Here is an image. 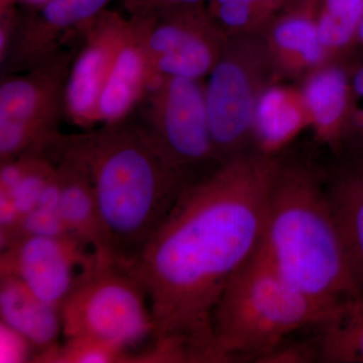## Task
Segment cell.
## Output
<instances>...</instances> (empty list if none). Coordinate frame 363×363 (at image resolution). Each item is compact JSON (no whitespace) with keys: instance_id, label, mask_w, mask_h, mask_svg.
I'll return each mask as SVG.
<instances>
[{"instance_id":"34","label":"cell","mask_w":363,"mask_h":363,"mask_svg":"<svg viewBox=\"0 0 363 363\" xmlns=\"http://www.w3.org/2000/svg\"><path fill=\"white\" fill-rule=\"evenodd\" d=\"M354 162L363 169V159H358L357 161Z\"/></svg>"},{"instance_id":"15","label":"cell","mask_w":363,"mask_h":363,"mask_svg":"<svg viewBox=\"0 0 363 363\" xmlns=\"http://www.w3.org/2000/svg\"><path fill=\"white\" fill-rule=\"evenodd\" d=\"M54 159L61 186L62 218L69 233L89 245L101 262H114L105 242L89 172L69 143L68 135L59 138Z\"/></svg>"},{"instance_id":"27","label":"cell","mask_w":363,"mask_h":363,"mask_svg":"<svg viewBox=\"0 0 363 363\" xmlns=\"http://www.w3.org/2000/svg\"><path fill=\"white\" fill-rule=\"evenodd\" d=\"M126 13L135 18H156L173 9L206 4L207 0H121Z\"/></svg>"},{"instance_id":"3","label":"cell","mask_w":363,"mask_h":363,"mask_svg":"<svg viewBox=\"0 0 363 363\" xmlns=\"http://www.w3.org/2000/svg\"><path fill=\"white\" fill-rule=\"evenodd\" d=\"M259 250L288 283L328 313L362 294L332 208L327 171L310 160L281 155Z\"/></svg>"},{"instance_id":"14","label":"cell","mask_w":363,"mask_h":363,"mask_svg":"<svg viewBox=\"0 0 363 363\" xmlns=\"http://www.w3.org/2000/svg\"><path fill=\"white\" fill-rule=\"evenodd\" d=\"M300 90L317 140L341 152L358 113L348 69L338 62H327L303 78Z\"/></svg>"},{"instance_id":"32","label":"cell","mask_w":363,"mask_h":363,"mask_svg":"<svg viewBox=\"0 0 363 363\" xmlns=\"http://www.w3.org/2000/svg\"><path fill=\"white\" fill-rule=\"evenodd\" d=\"M50 0H0V11L9 7L25 6L26 7H38L43 6Z\"/></svg>"},{"instance_id":"18","label":"cell","mask_w":363,"mask_h":363,"mask_svg":"<svg viewBox=\"0 0 363 363\" xmlns=\"http://www.w3.org/2000/svg\"><path fill=\"white\" fill-rule=\"evenodd\" d=\"M327 189L351 274L363 293V169L352 162L327 172Z\"/></svg>"},{"instance_id":"26","label":"cell","mask_w":363,"mask_h":363,"mask_svg":"<svg viewBox=\"0 0 363 363\" xmlns=\"http://www.w3.org/2000/svg\"><path fill=\"white\" fill-rule=\"evenodd\" d=\"M35 353L33 344L25 336L0 321V362H33Z\"/></svg>"},{"instance_id":"24","label":"cell","mask_w":363,"mask_h":363,"mask_svg":"<svg viewBox=\"0 0 363 363\" xmlns=\"http://www.w3.org/2000/svg\"><path fill=\"white\" fill-rule=\"evenodd\" d=\"M60 199L61 186L56 168L43 191L37 206L21 222L16 240L26 235L63 236L70 234L62 218Z\"/></svg>"},{"instance_id":"13","label":"cell","mask_w":363,"mask_h":363,"mask_svg":"<svg viewBox=\"0 0 363 363\" xmlns=\"http://www.w3.org/2000/svg\"><path fill=\"white\" fill-rule=\"evenodd\" d=\"M321 0H295L262 33L278 78H304L329 61L318 33Z\"/></svg>"},{"instance_id":"16","label":"cell","mask_w":363,"mask_h":363,"mask_svg":"<svg viewBox=\"0 0 363 363\" xmlns=\"http://www.w3.org/2000/svg\"><path fill=\"white\" fill-rule=\"evenodd\" d=\"M130 18L133 26L130 35L119 52L98 104V123L104 125L125 121L150 87L143 40L152 18Z\"/></svg>"},{"instance_id":"33","label":"cell","mask_w":363,"mask_h":363,"mask_svg":"<svg viewBox=\"0 0 363 363\" xmlns=\"http://www.w3.org/2000/svg\"><path fill=\"white\" fill-rule=\"evenodd\" d=\"M357 43H362L363 44V16L357 30Z\"/></svg>"},{"instance_id":"2","label":"cell","mask_w":363,"mask_h":363,"mask_svg":"<svg viewBox=\"0 0 363 363\" xmlns=\"http://www.w3.org/2000/svg\"><path fill=\"white\" fill-rule=\"evenodd\" d=\"M89 172L111 259L128 267L189 182L140 124H104L68 135Z\"/></svg>"},{"instance_id":"5","label":"cell","mask_w":363,"mask_h":363,"mask_svg":"<svg viewBox=\"0 0 363 363\" xmlns=\"http://www.w3.org/2000/svg\"><path fill=\"white\" fill-rule=\"evenodd\" d=\"M62 337L91 338L128 351L145 362L155 324L149 301L128 267L100 264L60 307Z\"/></svg>"},{"instance_id":"6","label":"cell","mask_w":363,"mask_h":363,"mask_svg":"<svg viewBox=\"0 0 363 363\" xmlns=\"http://www.w3.org/2000/svg\"><path fill=\"white\" fill-rule=\"evenodd\" d=\"M278 81L262 33L227 37L205 83L210 130L219 162L255 150L257 104L264 90Z\"/></svg>"},{"instance_id":"21","label":"cell","mask_w":363,"mask_h":363,"mask_svg":"<svg viewBox=\"0 0 363 363\" xmlns=\"http://www.w3.org/2000/svg\"><path fill=\"white\" fill-rule=\"evenodd\" d=\"M315 334L320 362L363 363V293L336 306Z\"/></svg>"},{"instance_id":"28","label":"cell","mask_w":363,"mask_h":363,"mask_svg":"<svg viewBox=\"0 0 363 363\" xmlns=\"http://www.w3.org/2000/svg\"><path fill=\"white\" fill-rule=\"evenodd\" d=\"M21 11L18 6L0 11V65L6 61L20 23Z\"/></svg>"},{"instance_id":"7","label":"cell","mask_w":363,"mask_h":363,"mask_svg":"<svg viewBox=\"0 0 363 363\" xmlns=\"http://www.w3.org/2000/svg\"><path fill=\"white\" fill-rule=\"evenodd\" d=\"M78 48L79 40L30 70L1 75L0 162L48 152L62 135L67 81Z\"/></svg>"},{"instance_id":"29","label":"cell","mask_w":363,"mask_h":363,"mask_svg":"<svg viewBox=\"0 0 363 363\" xmlns=\"http://www.w3.org/2000/svg\"><path fill=\"white\" fill-rule=\"evenodd\" d=\"M227 1H238L252 6L262 7L274 13H279L295 0H207L206 6H214Z\"/></svg>"},{"instance_id":"20","label":"cell","mask_w":363,"mask_h":363,"mask_svg":"<svg viewBox=\"0 0 363 363\" xmlns=\"http://www.w3.org/2000/svg\"><path fill=\"white\" fill-rule=\"evenodd\" d=\"M23 175L9 192H0V250L16 240L23 219L37 206L56 161L47 152H28Z\"/></svg>"},{"instance_id":"31","label":"cell","mask_w":363,"mask_h":363,"mask_svg":"<svg viewBox=\"0 0 363 363\" xmlns=\"http://www.w3.org/2000/svg\"><path fill=\"white\" fill-rule=\"evenodd\" d=\"M352 142L357 143V147H359L360 152H362V157L360 159H363V113L362 116L357 113V118H355L354 125H353L347 143Z\"/></svg>"},{"instance_id":"10","label":"cell","mask_w":363,"mask_h":363,"mask_svg":"<svg viewBox=\"0 0 363 363\" xmlns=\"http://www.w3.org/2000/svg\"><path fill=\"white\" fill-rule=\"evenodd\" d=\"M100 264L96 252L73 234L26 235L2 248L0 274L16 277L40 300L60 308Z\"/></svg>"},{"instance_id":"23","label":"cell","mask_w":363,"mask_h":363,"mask_svg":"<svg viewBox=\"0 0 363 363\" xmlns=\"http://www.w3.org/2000/svg\"><path fill=\"white\" fill-rule=\"evenodd\" d=\"M33 362L118 363L135 362L128 351L91 338H68L40 352Z\"/></svg>"},{"instance_id":"4","label":"cell","mask_w":363,"mask_h":363,"mask_svg":"<svg viewBox=\"0 0 363 363\" xmlns=\"http://www.w3.org/2000/svg\"><path fill=\"white\" fill-rule=\"evenodd\" d=\"M328 314L288 283L259 248L234 274L215 308L210 362H259Z\"/></svg>"},{"instance_id":"17","label":"cell","mask_w":363,"mask_h":363,"mask_svg":"<svg viewBox=\"0 0 363 363\" xmlns=\"http://www.w3.org/2000/svg\"><path fill=\"white\" fill-rule=\"evenodd\" d=\"M0 317L33 344L35 357L60 342V308L40 300L16 277L0 274Z\"/></svg>"},{"instance_id":"30","label":"cell","mask_w":363,"mask_h":363,"mask_svg":"<svg viewBox=\"0 0 363 363\" xmlns=\"http://www.w3.org/2000/svg\"><path fill=\"white\" fill-rule=\"evenodd\" d=\"M348 69V68H347ZM350 85L355 97L363 98V62L353 69H348Z\"/></svg>"},{"instance_id":"1","label":"cell","mask_w":363,"mask_h":363,"mask_svg":"<svg viewBox=\"0 0 363 363\" xmlns=\"http://www.w3.org/2000/svg\"><path fill=\"white\" fill-rule=\"evenodd\" d=\"M281 157L252 150L195 177L128 267L149 301L157 362H210L215 308L260 247Z\"/></svg>"},{"instance_id":"25","label":"cell","mask_w":363,"mask_h":363,"mask_svg":"<svg viewBox=\"0 0 363 363\" xmlns=\"http://www.w3.org/2000/svg\"><path fill=\"white\" fill-rule=\"evenodd\" d=\"M293 336V335H292ZM292 336L279 343L260 363H307L319 362L316 334L305 340H291Z\"/></svg>"},{"instance_id":"9","label":"cell","mask_w":363,"mask_h":363,"mask_svg":"<svg viewBox=\"0 0 363 363\" xmlns=\"http://www.w3.org/2000/svg\"><path fill=\"white\" fill-rule=\"evenodd\" d=\"M226 39L208 13L206 4L150 18L143 40L150 86L167 77L207 78Z\"/></svg>"},{"instance_id":"12","label":"cell","mask_w":363,"mask_h":363,"mask_svg":"<svg viewBox=\"0 0 363 363\" xmlns=\"http://www.w3.org/2000/svg\"><path fill=\"white\" fill-rule=\"evenodd\" d=\"M111 0H50L28 7L20 23L1 75L21 73L40 65L63 49L69 35L107 9Z\"/></svg>"},{"instance_id":"8","label":"cell","mask_w":363,"mask_h":363,"mask_svg":"<svg viewBox=\"0 0 363 363\" xmlns=\"http://www.w3.org/2000/svg\"><path fill=\"white\" fill-rule=\"evenodd\" d=\"M149 91L140 125L169 159L192 177L220 164L212 140L203 80L162 78Z\"/></svg>"},{"instance_id":"22","label":"cell","mask_w":363,"mask_h":363,"mask_svg":"<svg viewBox=\"0 0 363 363\" xmlns=\"http://www.w3.org/2000/svg\"><path fill=\"white\" fill-rule=\"evenodd\" d=\"M363 16V0H321L318 33L329 61L353 43Z\"/></svg>"},{"instance_id":"19","label":"cell","mask_w":363,"mask_h":363,"mask_svg":"<svg viewBox=\"0 0 363 363\" xmlns=\"http://www.w3.org/2000/svg\"><path fill=\"white\" fill-rule=\"evenodd\" d=\"M309 125L301 90L274 83L264 90L257 104L253 128L255 149L264 154H281Z\"/></svg>"},{"instance_id":"11","label":"cell","mask_w":363,"mask_h":363,"mask_svg":"<svg viewBox=\"0 0 363 363\" xmlns=\"http://www.w3.org/2000/svg\"><path fill=\"white\" fill-rule=\"evenodd\" d=\"M133 18L104 9L77 32L79 48L66 87V116L88 128L98 123V104L121 48L128 39Z\"/></svg>"}]
</instances>
